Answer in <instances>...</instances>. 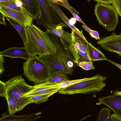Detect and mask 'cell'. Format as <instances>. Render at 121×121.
<instances>
[{
    "instance_id": "cell-16",
    "label": "cell",
    "mask_w": 121,
    "mask_h": 121,
    "mask_svg": "<svg viewBox=\"0 0 121 121\" xmlns=\"http://www.w3.org/2000/svg\"><path fill=\"white\" fill-rule=\"evenodd\" d=\"M88 47L90 56L92 61L106 60L107 58L104 55L91 43H88Z\"/></svg>"
},
{
    "instance_id": "cell-6",
    "label": "cell",
    "mask_w": 121,
    "mask_h": 121,
    "mask_svg": "<svg viewBox=\"0 0 121 121\" xmlns=\"http://www.w3.org/2000/svg\"><path fill=\"white\" fill-rule=\"evenodd\" d=\"M95 14L99 23L108 32L115 30L119 22L118 15L112 5L97 3Z\"/></svg>"
},
{
    "instance_id": "cell-11",
    "label": "cell",
    "mask_w": 121,
    "mask_h": 121,
    "mask_svg": "<svg viewBox=\"0 0 121 121\" xmlns=\"http://www.w3.org/2000/svg\"><path fill=\"white\" fill-rule=\"evenodd\" d=\"M103 104L111 108L115 114L121 118V95H114L100 98L97 105Z\"/></svg>"
},
{
    "instance_id": "cell-7",
    "label": "cell",
    "mask_w": 121,
    "mask_h": 121,
    "mask_svg": "<svg viewBox=\"0 0 121 121\" xmlns=\"http://www.w3.org/2000/svg\"><path fill=\"white\" fill-rule=\"evenodd\" d=\"M37 0L39 11V17L35 20L37 25L42 26L46 29L53 30L60 23H64L58 16L47 0Z\"/></svg>"
},
{
    "instance_id": "cell-35",
    "label": "cell",
    "mask_w": 121,
    "mask_h": 121,
    "mask_svg": "<svg viewBox=\"0 0 121 121\" xmlns=\"http://www.w3.org/2000/svg\"><path fill=\"white\" fill-rule=\"evenodd\" d=\"M106 60L110 62L112 64L116 66L121 70V65L111 60L107 59H106Z\"/></svg>"
},
{
    "instance_id": "cell-18",
    "label": "cell",
    "mask_w": 121,
    "mask_h": 121,
    "mask_svg": "<svg viewBox=\"0 0 121 121\" xmlns=\"http://www.w3.org/2000/svg\"><path fill=\"white\" fill-rule=\"evenodd\" d=\"M5 17L7 18L6 19L8 21L17 31L22 39L24 45H25L26 41V28L12 19L7 17Z\"/></svg>"
},
{
    "instance_id": "cell-14",
    "label": "cell",
    "mask_w": 121,
    "mask_h": 121,
    "mask_svg": "<svg viewBox=\"0 0 121 121\" xmlns=\"http://www.w3.org/2000/svg\"><path fill=\"white\" fill-rule=\"evenodd\" d=\"M22 6L25 10V12L32 18L36 20L39 17V6L37 0H21Z\"/></svg>"
},
{
    "instance_id": "cell-38",
    "label": "cell",
    "mask_w": 121,
    "mask_h": 121,
    "mask_svg": "<svg viewBox=\"0 0 121 121\" xmlns=\"http://www.w3.org/2000/svg\"><path fill=\"white\" fill-rule=\"evenodd\" d=\"M121 91H117L114 92L113 93L114 95H121Z\"/></svg>"
},
{
    "instance_id": "cell-9",
    "label": "cell",
    "mask_w": 121,
    "mask_h": 121,
    "mask_svg": "<svg viewBox=\"0 0 121 121\" xmlns=\"http://www.w3.org/2000/svg\"><path fill=\"white\" fill-rule=\"evenodd\" d=\"M0 12L26 28L32 24L33 20L26 13L0 6Z\"/></svg>"
},
{
    "instance_id": "cell-13",
    "label": "cell",
    "mask_w": 121,
    "mask_h": 121,
    "mask_svg": "<svg viewBox=\"0 0 121 121\" xmlns=\"http://www.w3.org/2000/svg\"><path fill=\"white\" fill-rule=\"evenodd\" d=\"M0 56L12 58H21L26 60L30 56L27 52L26 47H12L0 52Z\"/></svg>"
},
{
    "instance_id": "cell-32",
    "label": "cell",
    "mask_w": 121,
    "mask_h": 121,
    "mask_svg": "<svg viewBox=\"0 0 121 121\" xmlns=\"http://www.w3.org/2000/svg\"><path fill=\"white\" fill-rule=\"evenodd\" d=\"M97 3L105 4H112V0H94Z\"/></svg>"
},
{
    "instance_id": "cell-19",
    "label": "cell",
    "mask_w": 121,
    "mask_h": 121,
    "mask_svg": "<svg viewBox=\"0 0 121 121\" xmlns=\"http://www.w3.org/2000/svg\"><path fill=\"white\" fill-rule=\"evenodd\" d=\"M110 111L107 108H102L99 112L98 121H112Z\"/></svg>"
},
{
    "instance_id": "cell-37",
    "label": "cell",
    "mask_w": 121,
    "mask_h": 121,
    "mask_svg": "<svg viewBox=\"0 0 121 121\" xmlns=\"http://www.w3.org/2000/svg\"><path fill=\"white\" fill-rule=\"evenodd\" d=\"M71 23L73 25L76 22V20L74 17H72L69 20Z\"/></svg>"
},
{
    "instance_id": "cell-26",
    "label": "cell",
    "mask_w": 121,
    "mask_h": 121,
    "mask_svg": "<svg viewBox=\"0 0 121 121\" xmlns=\"http://www.w3.org/2000/svg\"><path fill=\"white\" fill-rule=\"evenodd\" d=\"M78 65L86 70L94 69H95L92 61L80 62L78 63Z\"/></svg>"
},
{
    "instance_id": "cell-23",
    "label": "cell",
    "mask_w": 121,
    "mask_h": 121,
    "mask_svg": "<svg viewBox=\"0 0 121 121\" xmlns=\"http://www.w3.org/2000/svg\"><path fill=\"white\" fill-rule=\"evenodd\" d=\"M91 77L72 80H68L58 84L62 88H64L91 79Z\"/></svg>"
},
{
    "instance_id": "cell-4",
    "label": "cell",
    "mask_w": 121,
    "mask_h": 121,
    "mask_svg": "<svg viewBox=\"0 0 121 121\" xmlns=\"http://www.w3.org/2000/svg\"><path fill=\"white\" fill-rule=\"evenodd\" d=\"M5 82L7 96H10L15 100L18 111L32 103L30 97L24 96L31 90L33 86L27 84L21 75L15 76Z\"/></svg>"
},
{
    "instance_id": "cell-24",
    "label": "cell",
    "mask_w": 121,
    "mask_h": 121,
    "mask_svg": "<svg viewBox=\"0 0 121 121\" xmlns=\"http://www.w3.org/2000/svg\"><path fill=\"white\" fill-rule=\"evenodd\" d=\"M52 1L58 5L64 7L68 10H71L76 13L79 14V13L76 10L72 7L69 4L66 0H51Z\"/></svg>"
},
{
    "instance_id": "cell-1",
    "label": "cell",
    "mask_w": 121,
    "mask_h": 121,
    "mask_svg": "<svg viewBox=\"0 0 121 121\" xmlns=\"http://www.w3.org/2000/svg\"><path fill=\"white\" fill-rule=\"evenodd\" d=\"M56 48L54 54L39 56L52 69V72H61L72 74L76 65L78 63L67 46L66 41L55 35L50 30L46 31Z\"/></svg>"
},
{
    "instance_id": "cell-27",
    "label": "cell",
    "mask_w": 121,
    "mask_h": 121,
    "mask_svg": "<svg viewBox=\"0 0 121 121\" xmlns=\"http://www.w3.org/2000/svg\"><path fill=\"white\" fill-rule=\"evenodd\" d=\"M82 26L84 29L89 33L92 37L95 39L96 40L100 39V38L98 31L92 30L83 25H82Z\"/></svg>"
},
{
    "instance_id": "cell-33",
    "label": "cell",
    "mask_w": 121,
    "mask_h": 121,
    "mask_svg": "<svg viewBox=\"0 0 121 121\" xmlns=\"http://www.w3.org/2000/svg\"><path fill=\"white\" fill-rule=\"evenodd\" d=\"M5 16L2 13L0 12V24L7 26L5 21Z\"/></svg>"
},
{
    "instance_id": "cell-12",
    "label": "cell",
    "mask_w": 121,
    "mask_h": 121,
    "mask_svg": "<svg viewBox=\"0 0 121 121\" xmlns=\"http://www.w3.org/2000/svg\"><path fill=\"white\" fill-rule=\"evenodd\" d=\"M49 4L52 7L59 17L63 21L71 28L72 30L78 34L87 42H88L83 34L82 31L80 30L73 24L60 8L58 5L51 0H47Z\"/></svg>"
},
{
    "instance_id": "cell-31",
    "label": "cell",
    "mask_w": 121,
    "mask_h": 121,
    "mask_svg": "<svg viewBox=\"0 0 121 121\" xmlns=\"http://www.w3.org/2000/svg\"><path fill=\"white\" fill-rule=\"evenodd\" d=\"M4 59L3 56H0V73L1 75L4 70Z\"/></svg>"
},
{
    "instance_id": "cell-17",
    "label": "cell",
    "mask_w": 121,
    "mask_h": 121,
    "mask_svg": "<svg viewBox=\"0 0 121 121\" xmlns=\"http://www.w3.org/2000/svg\"><path fill=\"white\" fill-rule=\"evenodd\" d=\"M66 74L61 72H52L48 78L47 82L58 84L68 81L69 79Z\"/></svg>"
},
{
    "instance_id": "cell-8",
    "label": "cell",
    "mask_w": 121,
    "mask_h": 121,
    "mask_svg": "<svg viewBox=\"0 0 121 121\" xmlns=\"http://www.w3.org/2000/svg\"><path fill=\"white\" fill-rule=\"evenodd\" d=\"M97 43L105 50L121 56V33L118 35L113 32L111 35L101 38Z\"/></svg>"
},
{
    "instance_id": "cell-15",
    "label": "cell",
    "mask_w": 121,
    "mask_h": 121,
    "mask_svg": "<svg viewBox=\"0 0 121 121\" xmlns=\"http://www.w3.org/2000/svg\"><path fill=\"white\" fill-rule=\"evenodd\" d=\"M35 113L16 116L5 113L2 114L0 121H35L41 117V116H35Z\"/></svg>"
},
{
    "instance_id": "cell-3",
    "label": "cell",
    "mask_w": 121,
    "mask_h": 121,
    "mask_svg": "<svg viewBox=\"0 0 121 121\" xmlns=\"http://www.w3.org/2000/svg\"><path fill=\"white\" fill-rule=\"evenodd\" d=\"M24 75L30 81L35 83L47 82L52 73L49 66L36 55L30 56L23 63Z\"/></svg>"
},
{
    "instance_id": "cell-36",
    "label": "cell",
    "mask_w": 121,
    "mask_h": 121,
    "mask_svg": "<svg viewBox=\"0 0 121 121\" xmlns=\"http://www.w3.org/2000/svg\"><path fill=\"white\" fill-rule=\"evenodd\" d=\"M0 2L16 4V0H0Z\"/></svg>"
},
{
    "instance_id": "cell-10",
    "label": "cell",
    "mask_w": 121,
    "mask_h": 121,
    "mask_svg": "<svg viewBox=\"0 0 121 121\" xmlns=\"http://www.w3.org/2000/svg\"><path fill=\"white\" fill-rule=\"evenodd\" d=\"M61 87L58 84L46 82L33 86L31 90L24 95V97L47 94H53L58 92Z\"/></svg>"
},
{
    "instance_id": "cell-30",
    "label": "cell",
    "mask_w": 121,
    "mask_h": 121,
    "mask_svg": "<svg viewBox=\"0 0 121 121\" xmlns=\"http://www.w3.org/2000/svg\"><path fill=\"white\" fill-rule=\"evenodd\" d=\"M73 15L74 17L77 21L81 22L83 25L87 27H88L82 21L79 16L74 12L71 10L68 9Z\"/></svg>"
},
{
    "instance_id": "cell-28",
    "label": "cell",
    "mask_w": 121,
    "mask_h": 121,
    "mask_svg": "<svg viewBox=\"0 0 121 121\" xmlns=\"http://www.w3.org/2000/svg\"><path fill=\"white\" fill-rule=\"evenodd\" d=\"M112 4L116 10L118 15L121 17V0H112Z\"/></svg>"
},
{
    "instance_id": "cell-25",
    "label": "cell",
    "mask_w": 121,
    "mask_h": 121,
    "mask_svg": "<svg viewBox=\"0 0 121 121\" xmlns=\"http://www.w3.org/2000/svg\"><path fill=\"white\" fill-rule=\"evenodd\" d=\"M0 6L6 7L18 11L25 12V9L22 6L20 7H18L16 4L13 3L0 2Z\"/></svg>"
},
{
    "instance_id": "cell-21",
    "label": "cell",
    "mask_w": 121,
    "mask_h": 121,
    "mask_svg": "<svg viewBox=\"0 0 121 121\" xmlns=\"http://www.w3.org/2000/svg\"><path fill=\"white\" fill-rule=\"evenodd\" d=\"M8 104L9 114L13 115L18 112L17 105L14 99L10 96H7L6 99Z\"/></svg>"
},
{
    "instance_id": "cell-22",
    "label": "cell",
    "mask_w": 121,
    "mask_h": 121,
    "mask_svg": "<svg viewBox=\"0 0 121 121\" xmlns=\"http://www.w3.org/2000/svg\"><path fill=\"white\" fill-rule=\"evenodd\" d=\"M63 27H68L66 24L64 23L61 22L56 26L54 29H50V30L55 35L61 37L65 32L62 28Z\"/></svg>"
},
{
    "instance_id": "cell-2",
    "label": "cell",
    "mask_w": 121,
    "mask_h": 121,
    "mask_svg": "<svg viewBox=\"0 0 121 121\" xmlns=\"http://www.w3.org/2000/svg\"><path fill=\"white\" fill-rule=\"evenodd\" d=\"M26 41L24 45L30 56L54 54L56 48L46 31L32 24L26 28Z\"/></svg>"
},
{
    "instance_id": "cell-29",
    "label": "cell",
    "mask_w": 121,
    "mask_h": 121,
    "mask_svg": "<svg viewBox=\"0 0 121 121\" xmlns=\"http://www.w3.org/2000/svg\"><path fill=\"white\" fill-rule=\"evenodd\" d=\"M0 96L7 98L6 84L1 80L0 81Z\"/></svg>"
},
{
    "instance_id": "cell-34",
    "label": "cell",
    "mask_w": 121,
    "mask_h": 121,
    "mask_svg": "<svg viewBox=\"0 0 121 121\" xmlns=\"http://www.w3.org/2000/svg\"><path fill=\"white\" fill-rule=\"evenodd\" d=\"M112 121H121V118L115 114L111 115Z\"/></svg>"
},
{
    "instance_id": "cell-20",
    "label": "cell",
    "mask_w": 121,
    "mask_h": 121,
    "mask_svg": "<svg viewBox=\"0 0 121 121\" xmlns=\"http://www.w3.org/2000/svg\"><path fill=\"white\" fill-rule=\"evenodd\" d=\"M53 94H47L39 95L30 97L32 103L36 104L47 101L48 98L53 95Z\"/></svg>"
},
{
    "instance_id": "cell-5",
    "label": "cell",
    "mask_w": 121,
    "mask_h": 121,
    "mask_svg": "<svg viewBox=\"0 0 121 121\" xmlns=\"http://www.w3.org/2000/svg\"><path fill=\"white\" fill-rule=\"evenodd\" d=\"M107 77L95 74L91 79L60 89L59 94L73 95L77 94H86L102 90L106 85L105 80Z\"/></svg>"
}]
</instances>
